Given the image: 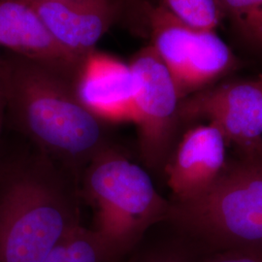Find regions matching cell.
Wrapping results in <instances>:
<instances>
[{
	"label": "cell",
	"mask_w": 262,
	"mask_h": 262,
	"mask_svg": "<svg viewBox=\"0 0 262 262\" xmlns=\"http://www.w3.org/2000/svg\"><path fill=\"white\" fill-rule=\"evenodd\" d=\"M0 85L13 125L38 150L78 181L90 162L115 143L108 123L88 110L74 83L25 57H3Z\"/></svg>",
	"instance_id": "1"
},
{
	"label": "cell",
	"mask_w": 262,
	"mask_h": 262,
	"mask_svg": "<svg viewBox=\"0 0 262 262\" xmlns=\"http://www.w3.org/2000/svg\"><path fill=\"white\" fill-rule=\"evenodd\" d=\"M75 176L38 150L0 177V262H44L80 224Z\"/></svg>",
	"instance_id": "2"
},
{
	"label": "cell",
	"mask_w": 262,
	"mask_h": 262,
	"mask_svg": "<svg viewBox=\"0 0 262 262\" xmlns=\"http://www.w3.org/2000/svg\"><path fill=\"white\" fill-rule=\"evenodd\" d=\"M79 187L94 209V231L119 258L146 231L166 220L171 202L155 187L149 173L114 144L100 151L80 178Z\"/></svg>",
	"instance_id": "3"
},
{
	"label": "cell",
	"mask_w": 262,
	"mask_h": 262,
	"mask_svg": "<svg viewBox=\"0 0 262 262\" xmlns=\"http://www.w3.org/2000/svg\"><path fill=\"white\" fill-rule=\"evenodd\" d=\"M166 220L227 251L262 253V158L225 166L202 194L172 202Z\"/></svg>",
	"instance_id": "4"
},
{
	"label": "cell",
	"mask_w": 262,
	"mask_h": 262,
	"mask_svg": "<svg viewBox=\"0 0 262 262\" xmlns=\"http://www.w3.org/2000/svg\"><path fill=\"white\" fill-rule=\"evenodd\" d=\"M150 46L167 67L181 98L206 89L234 63L232 52L215 30L187 26L165 6L150 4Z\"/></svg>",
	"instance_id": "5"
},
{
	"label": "cell",
	"mask_w": 262,
	"mask_h": 262,
	"mask_svg": "<svg viewBox=\"0 0 262 262\" xmlns=\"http://www.w3.org/2000/svg\"><path fill=\"white\" fill-rule=\"evenodd\" d=\"M134 77V120L141 158L150 169H163L175 148L181 96L167 67L150 45L129 62Z\"/></svg>",
	"instance_id": "6"
},
{
	"label": "cell",
	"mask_w": 262,
	"mask_h": 262,
	"mask_svg": "<svg viewBox=\"0 0 262 262\" xmlns=\"http://www.w3.org/2000/svg\"><path fill=\"white\" fill-rule=\"evenodd\" d=\"M181 122L208 120L245 155L262 158V81L230 82L183 98Z\"/></svg>",
	"instance_id": "7"
},
{
	"label": "cell",
	"mask_w": 262,
	"mask_h": 262,
	"mask_svg": "<svg viewBox=\"0 0 262 262\" xmlns=\"http://www.w3.org/2000/svg\"><path fill=\"white\" fill-rule=\"evenodd\" d=\"M56 42L82 60L113 26L127 17L136 31L148 35V13L127 0H27Z\"/></svg>",
	"instance_id": "8"
},
{
	"label": "cell",
	"mask_w": 262,
	"mask_h": 262,
	"mask_svg": "<svg viewBox=\"0 0 262 262\" xmlns=\"http://www.w3.org/2000/svg\"><path fill=\"white\" fill-rule=\"evenodd\" d=\"M226 144L212 124L198 125L183 135L163 167L173 202L199 196L215 183L226 166Z\"/></svg>",
	"instance_id": "9"
},
{
	"label": "cell",
	"mask_w": 262,
	"mask_h": 262,
	"mask_svg": "<svg viewBox=\"0 0 262 262\" xmlns=\"http://www.w3.org/2000/svg\"><path fill=\"white\" fill-rule=\"evenodd\" d=\"M74 88L84 107L104 122H133L134 77L129 63L94 50L80 66Z\"/></svg>",
	"instance_id": "10"
},
{
	"label": "cell",
	"mask_w": 262,
	"mask_h": 262,
	"mask_svg": "<svg viewBox=\"0 0 262 262\" xmlns=\"http://www.w3.org/2000/svg\"><path fill=\"white\" fill-rule=\"evenodd\" d=\"M0 46L73 83L83 62L56 42L27 0H0Z\"/></svg>",
	"instance_id": "11"
},
{
	"label": "cell",
	"mask_w": 262,
	"mask_h": 262,
	"mask_svg": "<svg viewBox=\"0 0 262 262\" xmlns=\"http://www.w3.org/2000/svg\"><path fill=\"white\" fill-rule=\"evenodd\" d=\"M108 244L94 229L78 225L56 245L44 262H113Z\"/></svg>",
	"instance_id": "12"
},
{
	"label": "cell",
	"mask_w": 262,
	"mask_h": 262,
	"mask_svg": "<svg viewBox=\"0 0 262 262\" xmlns=\"http://www.w3.org/2000/svg\"><path fill=\"white\" fill-rule=\"evenodd\" d=\"M162 4L181 21L199 29L215 30L224 15L215 0H163Z\"/></svg>",
	"instance_id": "13"
},
{
	"label": "cell",
	"mask_w": 262,
	"mask_h": 262,
	"mask_svg": "<svg viewBox=\"0 0 262 262\" xmlns=\"http://www.w3.org/2000/svg\"><path fill=\"white\" fill-rule=\"evenodd\" d=\"M223 14L226 13L238 19L262 9V0H215Z\"/></svg>",
	"instance_id": "14"
},
{
	"label": "cell",
	"mask_w": 262,
	"mask_h": 262,
	"mask_svg": "<svg viewBox=\"0 0 262 262\" xmlns=\"http://www.w3.org/2000/svg\"><path fill=\"white\" fill-rule=\"evenodd\" d=\"M240 29L247 37L262 46V9L236 19Z\"/></svg>",
	"instance_id": "15"
},
{
	"label": "cell",
	"mask_w": 262,
	"mask_h": 262,
	"mask_svg": "<svg viewBox=\"0 0 262 262\" xmlns=\"http://www.w3.org/2000/svg\"><path fill=\"white\" fill-rule=\"evenodd\" d=\"M204 262H262V253L231 250L216 254Z\"/></svg>",
	"instance_id": "16"
},
{
	"label": "cell",
	"mask_w": 262,
	"mask_h": 262,
	"mask_svg": "<svg viewBox=\"0 0 262 262\" xmlns=\"http://www.w3.org/2000/svg\"><path fill=\"white\" fill-rule=\"evenodd\" d=\"M135 262H187L185 258L180 256L178 254L174 253H163L154 255L148 258L142 259L140 261Z\"/></svg>",
	"instance_id": "17"
},
{
	"label": "cell",
	"mask_w": 262,
	"mask_h": 262,
	"mask_svg": "<svg viewBox=\"0 0 262 262\" xmlns=\"http://www.w3.org/2000/svg\"><path fill=\"white\" fill-rule=\"evenodd\" d=\"M5 113H6V103H5L4 94H3L1 85H0V134H1V130H2V127H3Z\"/></svg>",
	"instance_id": "18"
},
{
	"label": "cell",
	"mask_w": 262,
	"mask_h": 262,
	"mask_svg": "<svg viewBox=\"0 0 262 262\" xmlns=\"http://www.w3.org/2000/svg\"><path fill=\"white\" fill-rule=\"evenodd\" d=\"M40 1H56V0H40ZM129 3H131L133 6H135L136 8L147 12L149 9L150 3L147 2L146 0H127Z\"/></svg>",
	"instance_id": "19"
},
{
	"label": "cell",
	"mask_w": 262,
	"mask_h": 262,
	"mask_svg": "<svg viewBox=\"0 0 262 262\" xmlns=\"http://www.w3.org/2000/svg\"><path fill=\"white\" fill-rule=\"evenodd\" d=\"M4 166H5V162L2 161L1 159H0V177H1V174H2V172L4 170Z\"/></svg>",
	"instance_id": "20"
},
{
	"label": "cell",
	"mask_w": 262,
	"mask_h": 262,
	"mask_svg": "<svg viewBox=\"0 0 262 262\" xmlns=\"http://www.w3.org/2000/svg\"><path fill=\"white\" fill-rule=\"evenodd\" d=\"M2 63H3V57L0 56V69H1V66H2Z\"/></svg>",
	"instance_id": "21"
},
{
	"label": "cell",
	"mask_w": 262,
	"mask_h": 262,
	"mask_svg": "<svg viewBox=\"0 0 262 262\" xmlns=\"http://www.w3.org/2000/svg\"><path fill=\"white\" fill-rule=\"evenodd\" d=\"M260 79H261V81H262V77H261V78H260Z\"/></svg>",
	"instance_id": "22"
}]
</instances>
